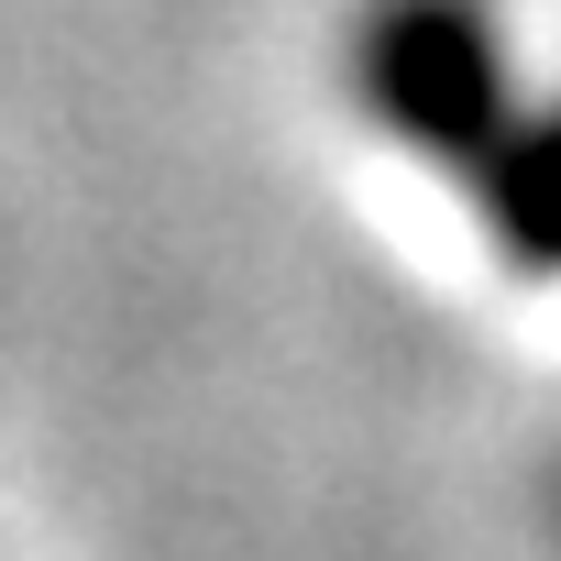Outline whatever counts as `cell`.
Segmentation results:
<instances>
[{"mask_svg":"<svg viewBox=\"0 0 561 561\" xmlns=\"http://www.w3.org/2000/svg\"><path fill=\"white\" fill-rule=\"evenodd\" d=\"M342 100L386 154L462 198L517 287H561V78L517 67L495 0H353Z\"/></svg>","mask_w":561,"mask_h":561,"instance_id":"1","label":"cell"}]
</instances>
